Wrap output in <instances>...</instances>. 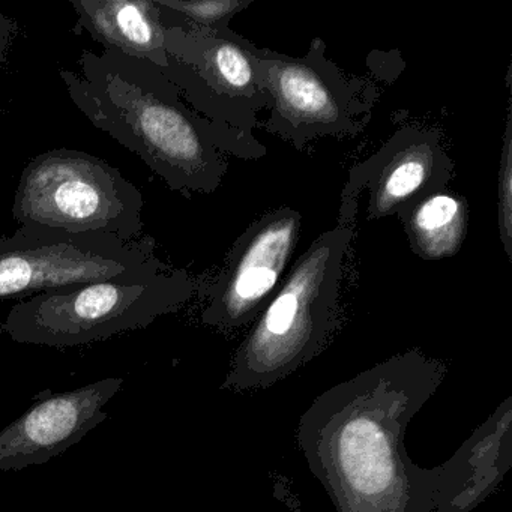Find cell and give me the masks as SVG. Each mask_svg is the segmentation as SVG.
<instances>
[{"label":"cell","instance_id":"1","mask_svg":"<svg viewBox=\"0 0 512 512\" xmlns=\"http://www.w3.org/2000/svg\"><path fill=\"white\" fill-rule=\"evenodd\" d=\"M446 373L440 359L412 349L314 398L296 442L337 512H436L440 467L418 466L406 434Z\"/></svg>","mask_w":512,"mask_h":512},{"label":"cell","instance_id":"2","mask_svg":"<svg viewBox=\"0 0 512 512\" xmlns=\"http://www.w3.org/2000/svg\"><path fill=\"white\" fill-rule=\"evenodd\" d=\"M79 67L80 73L59 71L77 109L142 158L170 190L187 197L215 193L227 157L259 160L268 154L256 137L194 112L151 62L115 50H83Z\"/></svg>","mask_w":512,"mask_h":512},{"label":"cell","instance_id":"3","mask_svg":"<svg viewBox=\"0 0 512 512\" xmlns=\"http://www.w3.org/2000/svg\"><path fill=\"white\" fill-rule=\"evenodd\" d=\"M355 226L337 224L296 260L236 350L223 389L256 391L316 358L337 328L341 281Z\"/></svg>","mask_w":512,"mask_h":512},{"label":"cell","instance_id":"4","mask_svg":"<svg viewBox=\"0 0 512 512\" xmlns=\"http://www.w3.org/2000/svg\"><path fill=\"white\" fill-rule=\"evenodd\" d=\"M196 289L191 275L173 266L143 277L79 284L17 302L2 329L17 343L85 346L176 313Z\"/></svg>","mask_w":512,"mask_h":512},{"label":"cell","instance_id":"5","mask_svg":"<svg viewBox=\"0 0 512 512\" xmlns=\"http://www.w3.org/2000/svg\"><path fill=\"white\" fill-rule=\"evenodd\" d=\"M145 206L139 188L101 158L74 149L37 155L23 170L14 196L20 226L67 233H109L140 239Z\"/></svg>","mask_w":512,"mask_h":512},{"label":"cell","instance_id":"6","mask_svg":"<svg viewBox=\"0 0 512 512\" xmlns=\"http://www.w3.org/2000/svg\"><path fill=\"white\" fill-rule=\"evenodd\" d=\"M271 116L259 127L298 151L319 137H355L370 124L379 91L368 80L347 77L320 38L301 58L257 50Z\"/></svg>","mask_w":512,"mask_h":512},{"label":"cell","instance_id":"7","mask_svg":"<svg viewBox=\"0 0 512 512\" xmlns=\"http://www.w3.org/2000/svg\"><path fill=\"white\" fill-rule=\"evenodd\" d=\"M151 236L124 241L109 233H67L20 226L0 236V301L169 269Z\"/></svg>","mask_w":512,"mask_h":512},{"label":"cell","instance_id":"8","mask_svg":"<svg viewBox=\"0 0 512 512\" xmlns=\"http://www.w3.org/2000/svg\"><path fill=\"white\" fill-rule=\"evenodd\" d=\"M164 76L205 118L254 136L259 113L271 107L257 50L230 29L224 34L169 26Z\"/></svg>","mask_w":512,"mask_h":512},{"label":"cell","instance_id":"9","mask_svg":"<svg viewBox=\"0 0 512 512\" xmlns=\"http://www.w3.org/2000/svg\"><path fill=\"white\" fill-rule=\"evenodd\" d=\"M454 163L434 128L395 131L373 155L350 169L338 224L355 226L359 196L368 191V220L398 217L431 194L448 190Z\"/></svg>","mask_w":512,"mask_h":512},{"label":"cell","instance_id":"10","mask_svg":"<svg viewBox=\"0 0 512 512\" xmlns=\"http://www.w3.org/2000/svg\"><path fill=\"white\" fill-rule=\"evenodd\" d=\"M301 226L302 215L289 206L269 211L250 224L206 289L202 322L233 331L256 319L289 265Z\"/></svg>","mask_w":512,"mask_h":512},{"label":"cell","instance_id":"11","mask_svg":"<svg viewBox=\"0 0 512 512\" xmlns=\"http://www.w3.org/2000/svg\"><path fill=\"white\" fill-rule=\"evenodd\" d=\"M124 379L107 377L40 401L0 431V472L46 464L109 419L104 406Z\"/></svg>","mask_w":512,"mask_h":512},{"label":"cell","instance_id":"12","mask_svg":"<svg viewBox=\"0 0 512 512\" xmlns=\"http://www.w3.org/2000/svg\"><path fill=\"white\" fill-rule=\"evenodd\" d=\"M512 464V397L440 464L436 512H472L502 484Z\"/></svg>","mask_w":512,"mask_h":512},{"label":"cell","instance_id":"13","mask_svg":"<svg viewBox=\"0 0 512 512\" xmlns=\"http://www.w3.org/2000/svg\"><path fill=\"white\" fill-rule=\"evenodd\" d=\"M79 14L74 32H88L104 50L167 68L166 26L155 0H70Z\"/></svg>","mask_w":512,"mask_h":512},{"label":"cell","instance_id":"14","mask_svg":"<svg viewBox=\"0 0 512 512\" xmlns=\"http://www.w3.org/2000/svg\"><path fill=\"white\" fill-rule=\"evenodd\" d=\"M400 220L416 256L427 262L448 259L466 241L469 205L464 197L445 190L425 197Z\"/></svg>","mask_w":512,"mask_h":512},{"label":"cell","instance_id":"15","mask_svg":"<svg viewBox=\"0 0 512 512\" xmlns=\"http://www.w3.org/2000/svg\"><path fill=\"white\" fill-rule=\"evenodd\" d=\"M254 0H155V4L173 16L181 17L179 28L224 34L230 31V22L236 14L247 10Z\"/></svg>","mask_w":512,"mask_h":512},{"label":"cell","instance_id":"16","mask_svg":"<svg viewBox=\"0 0 512 512\" xmlns=\"http://www.w3.org/2000/svg\"><path fill=\"white\" fill-rule=\"evenodd\" d=\"M499 232L503 250L512 260V107L508 98L502 157L499 167Z\"/></svg>","mask_w":512,"mask_h":512},{"label":"cell","instance_id":"17","mask_svg":"<svg viewBox=\"0 0 512 512\" xmlns=\"http://www.w3.org/2000/svg\"><path fill=\"white\" fill-rule=\"evenodd\" d=\"M17 26L16 20L8 17L7 14L0 11V67L7 62L11 50H13L14 41H16Z\"/></svg>","mask_w":512,"mask_h":512}]
</instances>
